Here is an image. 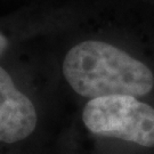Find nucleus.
Segmentation results:
<instances>
[{
  "instance_id": "1",
  "label": "nucleus",
  "mask_w": 154,
  "mask_h": 154,
  "mask_svg": "<svg viewBox=\"0 0 154 154\" xmlns=\"http://www.w3.org/2000/svg\"><path fill=\"white\" fill-rule=\"evenodd\" d=\"M63 74L72 89L89 99L106 96H144L154 86L147 66L123 50L96 40L80 42L69 50Z\"/></svg>"
},
{
  "instance_id": "2",
  "label": "nucleus",
  "mask_w": 154,
  "mask_h": 154,
  "mask_svg": "<svg viewBox=\"0 0 154 154\" xmlns=\"http://www.w3.org/2000/svg\"><path fill=\"white\" fill-rule=\"evenodd\" d=\"M82 121L90 132L154 147V109L134 96H106L90 99Z\"/></svg>"
},
{
  "instance_id": "3",
  "label": "nucleus",
  "mask_w": 154,
  "mask_h": 154,
  "mask_svg": "<svg viewBox=\"0 0 154 154\" xmlns=\"http://www.w3.org/2000/svg\"><path fill=\"white\" fill-rule=\"evenodd\" d=\"M37 126L31 99L20 91L11 77L0 66V143H16L29 137Z\"/></svg>"
},
{
  "instance_id": "4",
  "label": "nucleus",
  "mask_w": 154,
  "mask_h": 154,
  "mask_svg": "<svg viewBox=\"0 0 154 154\" xmlns=\"http://www.w3.org/2000/svg\"><path fill=\"white\" fill-rule=\"evenodd\" d=\"M7 47H8V40L2 33L0 32V56L5 53Z\"/></svg>"
}]
</instances>
